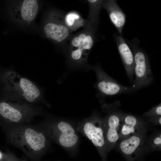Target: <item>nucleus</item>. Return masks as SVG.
<instances>
[{"instance_id":"1","label":"nucleus","mask_w":161,"mask_h":161,"mask_svg":"<svg viewBox=\"0 0 161 161\" xmlns=\"http://www.w3.org/2000/svg\"><path fill=\"white\" fill-rule=\"evenodd\" d=\"M138 44V39L135 38L128 44L134 56L135 79L131 86L134 92L149 85L154 80L148 56Z\"/></svg>"},{"instance_id":"2","label":"nucleus","mask_w":161,"mask_h":161,"mask_svg":"<svg viewBox=\"0 0 161 161\" xmlns=\"http://www.w3.org/2000/svg\"><path fill=\"white\" fill-rule=\"evenodd\" d=\"M120 102L116 101L112 103H105L102 106L103 111L106 115L103 127L107 148L112 149L120 138L124 113L120 109Z\"/></svg>"},{"instance_id":"3","label":"nucleus","mask_w":161,"mask_h":161,"mask_svg":"<svg viewBox=\"0 0 161 161\" xmlns=\"http://www.w3.org/2000/svg\"><path fill=\"white\" fill-rule=\"evenodd\" d=\"M91 68L96 75L97 81L94 87L97 91L96 96L100 103H104L107 96L134 92L131 86H125L120 84L108 75L99 65L92 66Z\"/></svg>"},{"instance_id":"4","label":"nucleus","mask_w":161,"mask_h":161,"mask_svg":"<svg viewBox=\"0 0 161 161\" xmlns=\"http://www.w3.org/2000/svg\"><path fill=\"white\" fill-rule=\"evenodd\" d=\"M145 132L133 135L121 140L119 145L120 151L127 161H140L145 147Z\"/></svg>"},{"instance_id":"5","label":"nucleus","mask_w":161,"mask_h":161,"mask_svg":"<svg viewBox=\"0 0 161 161\" xmlns=\"http://www.w3.org/2000/svg\"><path fill=\"white\" fill-rule=\"evenodd\" d=\"M90 119L85 123L83 132L100 152L104 153L107 150V145L103 122L96 114H94Z\"/></svg>"},{"instance_id":"6","label":"nucleus","mask_w":161,"mask_h":161,"mask_svg":"<svg viewBox=\"0 0 161 161\" xmlns=\"http://www.w3.org/2000/svg\"><path fill=\"white\" fill-rule=\"evenodd\" d=\"M38 10V3L36 0L20 1L11 8L12 15L15 19L27 24L34 20Z\"/></svg>"},{"instance_id":"7","label":"nucleus","mask_w":161,"mask_h":161,"mask_svg":"<svg viewBox=\"0 0 161 161\" xmlns=\"http://www.w3.org/2000/svg\"><path fill=\"white\" fill-rule=\"evenodd\" d=\"M114 38L127 75L131 84L134 82V62L133 53L121 35L114 34Z\"/></svg>"},{"instance_id":"8","label":"nucleus","mask_w":161,"mask_h":161,"mask_svg":"<svg viewBox=\"0 0 161 161\" xmlns=\"http://www.w3.org/2000/svg\"><path fill=\"white\" fill-rule=\"evenodd\" d=\"M143 123V120L138 117L124 113L119 139L122 140L135 134L145 132Z\"/></svg>"},{"instance_id":"9","label":"nucleus","mask_w":161,"mask_h":161,"mask_svg":"<svg viewBox=\"0 0 161 161\" xmlns=\"http://www.w3.org/2000/svg\"><path fill=\"white\" fill-rule=\"evenodd\" d=\"M104 6L108 12L111 22L120 35H121L126 23V15L115 0L108 1Z\"/></svg>"},{"instance_id":"10","label":"nucleus","mask_w":161,"mask_h":161,"mask_svg":"<svg viewBox=\"0 0 161 161\" xmlns=\"http://www.w3.org/2000/svg\"><path fill=\"white\" fill-rule=\"evenodd\" d=\"M58 126L61 132L59 140L62 146L69 148L77 143L78 137L71 125L66 122L62 121L59 123Z\"/></svg>"},{"instance_id":"11","label":"nucleus","mask_w":161,"mask_h":161,"mask_svg":"<svg viewBox=\"0 0 161 161\" xmlns=\"http://www.w3.org/2000/svg\"><path fill=\"white\" fill-rule=\"evenodd\" d=\"M18 84L23 96L28 101L32 102L40 97L41 94L40 89L28 79L20 78Z\"/></svg>"},{"instance_id":"12","label":"nucleus","mask_w":161,"mask_h":161,"mask_svg":"<svg viewBox=\"0 0 161 161\" xmlns=\"http://www.w3.org/2000/svg\"><path fill=\"white\" fill-rule=\"evenodd\" d=\"M46 37L58 42L63 41L69 34L68 28L66 26L53 22H49L44 28Z\"/></svg>"},{"instance_id":"13","label":"nucleus","mask_w":161,"mask_h":161,"mask_svg":"<svg viewBox=\"0 0 161 161\" xmlns=\"http://www.w3.org/2000/svg\"><path fill=\"white\" fill-rule=\"evenodd\" d=\"M26 140L31 148L35 151H38L45 146V139L41 133H38L30 128L25 132Z\"/></svg>"},{"instance_id":"14","label":"nucleus","mask_w":161,"mask_h":161,"mask_svg":"<svg viewBox=\"0 0 161 161\" xmlns=\"http://www.w3.org/2000/svg\"><path fill=\"white\" fill-rule=\"evenodd\" d=\"M0 115L5 119L15 122H18L22 116L19 111L4 101L0 102Z\"/></svg>"},{"instance_id":"15","label":"nucleus","mask_w":161,"mask_h":161,"mask_svg":"<svg viewBox=\"0 0 161 161\" xmlns=\"http://www.w3.org/2000/svg\"><path fill=\"white\" fill-rule=\"evenodd\" d=\"M161 134L160 133H157L152 137L148 142L145 143L146 150L148 148L151 150H158L161 148Z\"/></svg>"},{"instance_id":"16","label":"nucleus","mask_w":161,"mask_h":161,"mask_svg":"<svg viewBox=\"0 0 161 161\" xmlns=\"http://www.w3.org/2000/svg\"><path fill=\"white\" fill-rule=\"evenodd\" d=\"M161 115V104L160 103L143 114V117L148 118L160 116Z\"/></svg>"},{"instance_id":"17","label":"nucleus","mask_w":161,"mask_h":161,"mask_svg":"<svg viewBox=\"0 0 161 161\" xmlns=\"http://www.w3.org/2000/svg\"><path fill=\"white\" fill-rule=\"evenodd\" d=\"M83 50L81 49L78 48L72 51L71 54V58L74 61H79L81 59Z\"/></svg>"},{"instance_id":"18","label":"nucleus","mask_w":161,"mask_h":161,"mask_svg":"<svg viewBox=\"0 0 161 161\" xmlns=\"http://www.w3.org/2000/svg\"><path fill=\"white\" fill-rule=\"evenodd\" d=\"M79 18V16L75 13H69L67 15L66 18V24L68 26H71L73 24L75 20Z\"/></svg>"},{"instance_id":"19","label":"nucleus","mask_w":161,"mask_h":161,"mask_svg":"<svg viewBox=\"0 0 161 161\" xmlns=\"http://www.w3.org/2000/svg\"><path fill=\"white\" fill-rule=\"evenodd\" d=\"M3 157V155L2 153L0 151V161L2 160Z\"/></svg>"},{"instance_id":"20","label":"nucleus","mask_w":161,"mask_h":161,"mask_svg":"<svg viewBox=\"0 0 161 161\" xmlns=\"http://www.w3.org/2000/svg\"><path fill=\"white\" fill-rule=\"evenodd\" d=\"M97 0H88V1L91 3H94L96 2Z\"/></svg>"}]
</instances>
